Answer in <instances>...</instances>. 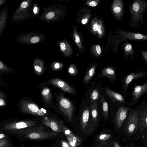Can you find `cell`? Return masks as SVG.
<instances>
[{
    "label": "cell",
    "mask_w": 147,
    "mask_h": 147,
    "mask_svg": "<svg viewBox=\"0 0 147 147\" xmlns=\"http://www.w3.org/2000/svg\"><path fill=\"white\" fill-rule=\"evenodd\" d=\"M96 65H92L88 67L83 77V82L86 86L89 84L96 74Z\"/></svg>",
    "instance_id": "obj_19"
},
{
    "label": "cell",
    "mask_w": 147,
    "mask_h": 147,
    "mask_svg": "<svg viewBox=\"0 0 147 147\" xmlns=\"http://www.w3.org/2000/svg\"><path fill=\"white\" fill-rule=\"evenodd\" d=\"M117 5L113 9L114 12L117 14L118 17L121 18L124 15L123 4L122 1H118Z\"/></svg>",
    "instance_id": "obj_25"
},
{
    "label": "cell",
    "mask_w": 147,
    "mask_h": 147,
    "mask_svg": "<svg viewBox=\"0 0 147 147\" xmlns=\"http://www.w3.org/2000/svg\"><path fill=\"white\" fill-rule=\"evenodd\" d=\"M7 137V136L3 133H1L0 134V140L5 138Z\"/></svg>",
    "instance_id": "obj_42"
},
{
    "label": "cell",
    "mask_w": 147,
    "mask_h": 147,
    "mask_svg": "<svg viewBox=\"0 0 147 147\" xmlns=\"http://www.w3.org/2000/svg\"><path fill=\"white\" fill-rule=\"evenodd\" d=\"M100 76L109 79L110 82L113 83L117 80L116 69L112 67H105L102 69Z\"/></svg>",
    "instance_id": "obj_18"
},
{
    "label": "cell",
    "mask_w": 147,
    "mask_h": 147,
    "mask_svg": "<svg viewBox=\"0 0 147 147\" xmlns=\"http://www.w3.org/2000/svg\"><path fill=\"white\" fill-rule=\"evenodd\" d=\"M137 108L138 117V125L132 141L139 140L142 133L147 128V102H142Z\"/></svg>",
    "instance_id": "obj_7"
},
{
    "label": "cell",
    "mask_w": 147,
    "mask_h": 147,
    "mask_svg": "<svg viewBox=\"0 0 147 147\" xmlns=\"http://www.w3.org/2000/svg\"><path fill=\"white\" fill-rule=\"evenodd\" d=\"M0 85L6 87H8V86H7L5 83L2 80L1 77L0 76Z\"/></svg>",
    "instance_id": "obj_43"
},
{
    "label": "cell",
    "mask_w": 147,
    "mask_h": 147,
    "mask_svg": "<svg viewBox=\"0 0 147 147\" xmlns=\"http://www.w3.org/2000/svg\"><path fill=\"white\" fill-rule=\"evenodd\" d=\"M41 123L56 133H63L65 125L58 118V117H46L41 119Z\"/></svg>",
    "instance_id": "obj_13"
},
{
    "label": "cell",
    "mask_w": 147,
    "mask_h": 147,
    "mask_svg": "<svg viewBox=\"0 0 147 147\" xmlns=\"http://www.w3.org/2000/svg\"><path fill=\"white\" fill-rule=\"evenodd\" d=\"M96 50L97 53L98 54H100L101 53V49L99 45H97L96 47Z\"/></svg>",
    "instance_id": "obj_40"
},
{
    "label": "cell",
    "mask_w": 147,
    "mask_h": 147,
    "mask_svg": "<svg viewBox=\"0 0 147 147\" xmlns=\"http://www.w3.org/2000/svg\"><path fill=\"white\" fill-rule=\"evenodd\" d=\"M98 103L91 104L90 116L91 121L97 123L98 119Z\"/></svg>",
    "instance_id": "obj_21"
},
{
    "label": "cell",
    "mask_w": 147,
    "mask_h": 147,
    "mask_svg": "<svg viewBox=\"0 0 147 147\" xmlns=\"http://www.w3.org/2000/svg\"><path fill=\"white\" fill-rule=\"evenodd\" d=\"M140 140L144 146H147V136L144 137H141Z\"/></svg>",
    "instance_id": "obj_34"
},
{
    "label": "cell",
    "mask_w": 147,
    "mask_h": 147,
    "mask_svg": "<svg viewBox=\"0 0 147 147\" xmlns=\"http://www.w3.org/2000/svg\"><path fill=\"white\" fill-rule=\"evenodd\" d=\"M96 147H101L99 146H97Z\"/></svg>",
    "instance_id": "obj_51"
},
{
    "label": "cell",
    "mask_w": 147,
    "mask_h": 147,
    "mask_svg": "<svg viewBox=\"0 0 147 147\" xmlns=\"http://www.w3.org/2000/svg\"><path fill=\"white\" fill-rule=\"evenodd\" d=\"M75 41L76 43L77 44L80 41L79 36L78 35L76 34L75 35Z\"/></svg>",
    "instance_id": "obj_37"
},
{
    "label": "cell",
    "mask_w": 147,
    "mask_h": 147,
    "mask_svg": "<svg viewBox=\"0 0 147 147\" xmlns=\"http://www.w3.org/2000/svg\"><path fill=\"white\" fill-rule=\"evenodd\" d=\"M106 93L112 102H118L123 105H126L127 103L122 95L111 90L108 86L105 87Z\"/></svg>",
    "instance_id": "obj_17"
},
{
    "label": "cell",
    "mask_w": 147,
    "mask_h": 147,
    "mask_svg": "<svg viewBox=\"0 0 147 147\" xmlns=\"http://www.w3.org/2000/svg\"></svg>",
    "instance_id": "obj_54"
},
{
    "label": "cell",
    "mask_w": 147,
    "mask_h": 147,
    "mask_svg": "<svg viewBox=\"0 0 147 147\" xmlns=\"http://www.w3.org/2000/svg\"><path fill=\"white\" fill-rule=\"evenodd\" d=\"M47 84L60 89L62 91L73 95L77 94V90L71 84L59 78H54L49 80Z\"/></svg>",
    "instance_id": "obj_9"
},
{
    "label": "cell",
    "mask_w": 147,
    "mask_h": 147,
    "mask_svg": "<svg viewBox=\"0 0 147 147\" xmlns=\"http://www.w3.org/2000/svg\"><path fill=\"white\" fill-rule=\"evenodd\" d=\"M140 52L143 61L147 65V51L140 50Z\"/></svg>",
    "instance_id": "obj_31"
},
{
    "label": "cell",
    "mask_w": 147,
    "mask_h": 147,
    "mask_svg": "<svg viewBox=\"0 0 147 147\" xmlns=\"http://www.w3.org/2000/svg\"><path fill=\"white\" fill-rule=\"evenodd\" d=\"M17 105L20 112L23 114L33 115L40 119L46 117H57L55 113L38 105L28 97L21 98Z\"/></svg>",
    "instance_id": "obj_1"
},
{
    "label": "cell",
    "mask_w": 147,
    "mask_h": 147,
    "mask_svg": "<svg viewBox=\"0 0 147 147\" xmlns=\"http://www.w3.org/2000/svg\"><path fill=\"white\" fill-rule=\"evenodd\" d=\"M67 72L70 75L74 76L77 75L78 70L76 66L72 64L67 69Z\"/></svg>",
    "instance_id": "obj_27"
},
{
    "label": "cell",
    "mask_w": 147,
    "mask_h": 147,
    "mask_svg": "<svg viewBox=\"0 0 147 147\" xmlns=\"http://www.w3.org/2000/svg\"><path fill=\"white\" fill-rule=\"evenodd\" d=\"M60 49L62 51H64L66 49V46L65 44L63 43H62L60 45Z\"/></svg>",
    "instance_id": "obj_38"
},
{
    "label": "cell",
    "mask_w": 147,
    "mask_h": 147,
    "mask_svg": "<svg viewBox=\"0 0 147 147\" xmlns=\"http://www.w3.org/2000/svg\"><path fill=\"white\" fill-rule=\"evenodd\" d=\"M34 71L37 75L41 76L46 72V68L41 61H36L34 64Z\"/></svg>",
    "instance_id": "obj_22"
},
{
    "label": "cell",
    "mask_w": 147,
    "mask_h": 147,
    "mask_svg": "<svg viewBox=\"0 0 147 147\" xmlns=\"http://www.w3.org/2000/svg\"><path fill=\"white\" fill-rule=\"evenodd\" d=\"M129 9L131 16L129 26L133 29L139 28L140 24L144 23L143 13L147 9V0H133Z\"/></svg>",
    "instance_id": "obj_3"
},
{
    "label": "cell",
    "mask_w": 147,
    "mask_h": 147,
    "mask_svg": "<svg viewBox=\"0 0 147 147\" xmlns=\"http://www.w3.org/2000/svg\"><path fill=\"white\" fill-rule=\"evenodd\" d=\"M134 86L131 100L128 104L131 107L134 106L142 96L147 92V81L141 85H137L135 84Z\"/></svg>",
    "instance_id": "obj_14"
},
{
    "label": "cell",
    "mask_w": 147,
    "mask_h": 147,
    "mask_svg": "<svg viewBox=\"0 0 147 147\" xmlns=\"http://www.w3.org/2000/svg\"><path fill=\"white\" fill-rule=\"evenodd\" d=\"M40 40L39 38L37 36H34L30 40V42L32 43L38 42Z\"/></svg>",
    "instance_id": "obj_33"
},
{
    "label": "cell",
    "mask_w": 147,
    "mask_h": 147,
    "mask_svg": "<svg viewBox=\"0 0 147 147\" xmlns=\"http://www.w3.org/2000/svg\"><path fill=\"white\" fill-rule=\"evenodd\" d=\"M135 144L134 142H131L129 144H127L126 147H136Z\"/></svg>",
    "instance_id": "obj_47"
},
{
    "label": "cell",
    "mask_w": 147,
    "mask_h": 147,
    "mask_svg": "<svg viewBox=\"0 0 147 147\" xmlns=\"http://www.w3.org/2000/svg\"><path fill=\"white\" fill-rule=\"evenodd\" d=\"M111 135L109 134H102L99 135L97 138V140L100 142H104L109 140L111 137Z\"/></svg>",
    "instance_id": "obj_28"
},
{
    "label": "cell",
    "mask_w": 147,
    "mask_h": 147,
    "mask_svg": "<svg viewBox=\"0 0 147 147\" xmlns=\"http://www.w3.org/2000/svg\"><path fill=\"white\" fill-rule=\"evenodd\" d=\"M13 72L14 70L12 68L8 67L1 61H0V76L3 75L5 73H12Z\"/></svg>",
    "instance_id": "obj_26"
},
{
    "label": "cell",
    "mask_w": 147,
    "mask_h": 147,
    "mask_svg": "<svg viewBox=\"0 0 147 147\" xmlns=\"http://www.w3.org/2000/svg\"><path fill=\"white\" fill-rule=\"evenodd\" d=\"M89 5L92 7H94L97 5V3L95 1H92L90 3Z\"/></svg>",
    "instance_id": "obj_45"
},
{
    "label": "cell",
    "mask_w": 147,
    "mask_h": 147,
    "mask_svg": "<svg viewBox=\"0 0 147 147\" xmlns=\"http://www.w3.org/2000/svg\"><path fill=\"white\" fill-rule=\"evenodd\" d=\"M88 22V19L86 18H85L84 19H83L82 20V23L83 24H85Z\"/></svg>",
    "instance_id": "obj_49"
},
{
    "label": "cell",
    "mask_w": 147,
    "mask_h": 147,
    "mask_svg": "<svg viewBox=\"0 0 147 147\" xmlns=\"http://www.w3.org/2000/svg\"><path fill=\"white\" fill-rule=\"evenodd\" d=\"M102 87L100 83L90 87L86 92L84 98L86 100L91 104L98 103L100 101L102 96Z\"/></svg>",
    "instance_id": "obj_12"
},
{
    "label": "cell",
    "mask_w": 147,
    "mask_h": 147,
    "mask_svg": "<svg viewBox=\"0 0 147 147\" xmlns=\"http://www.w3.org/2000/svg\"><path fill=\"white\" fill-rule=\"evenodd\" d=\"M65 92L58 90L54 93L56 102L53 110L68 121L71 122L75 116L76 107L73 101L65 96Z\"/></svg>",
    "instance_id": "obj_2"
},
{
    "label": "cell",
    "mask_w": 147,
    "mask_h": 147,
    "mask_svg": "<svg viewBox=\"0 0 147 147\" xmlns=\"http://www.w3.org/2000/svg\"><path fill=\"white\" fill-rule=\"evenodd\" d=\"M28 6V3L27 2L24 1L21 4V7L23 8H25Z\"/></svg>",
    "instance_id": "obj_39"
},
{
    "label": "cell",
    "mask_w": 147,
    "mask_h": 147,
    "mask_svg": "<svg viewBox=\"0 0 147 147\" xmlns=\"http://www.w3.org/2000/svg\"><path fill=\"white\" fill-rule=\"evenodd\" d=\"M22 147H25V146L24 145H22Z\"/></svg>",
    "instance_id": "obj_52"
},
{
    "label": "cell",
    "mask_w": 147,
    "mask_h": 147,
    "mask_svg": "<svg viewBox=\"0 0 147 147\" xmlns=\"http://www.w3.org/2000/svg\"><path fill=\"white\" fill-rule=\"evenodd\" d=\"M0 147H11L10 142L7 137L0 140Z\"/></svg>",
    "instance_id": "obj_29"
},
{
    "label": "cell",
    "mask_w": 147,
    "mask_h": 147,
    "mask_svg": "<svg viewBox=\"0 0 147 147\" xmlns=\"http://www.w3.org/2000/svg\"><path fill=\"white\" fill-rule=\"evenodd\" d=\"M41 123V119H32L17 120L11 121L6 123L3 126L4 129L16 133L22 130L37 125Z\"/></svg>",
    "instance_id": "obj_6"
},
{
    "label": "cell",
    "mask_w": 147,
    "mask_h": 147,
    "mask_svg": "<svg viewBox=\"0 0 147 147\" xmlns=\"http://www.w3.org/2000/svg\"><path fill=\"white\" fill-rule=\"evenodd\" d=\"M37 88L40 89L42 101L45 106L49 109H53L55 107L53 102L54 94L52 92L51 88L48 86L47 82H42Z\"/></svg>",
    "instance_id": "obj_8"
},
{
    "label": "cell",
    "mask_w": 147,
    "mask_h": 147,
    "mask_svg": "<svg viewBox=\"0 0 147 147\" xmlns=\"http://www.w3.org/2000/svg\"><path fill=\"white\" fill-rule=\"evenodd\" d=\"M131 107L126 105H121L117 109L115 115V124L119 129H121L124 125L129 112Z\"/></svg>",
    "instance_id": "obj_15"
},
{
    "label": "cell",
    "mask_w": 147,
    "mask_h": 147,
    "mask_svg": "<svg viewBox=\"0 0 147 147\" xmlns=\"http://www.w3.org/2000/svg\"><path fill=\"white\" fill-rule=\"evenodd\" d=\"M55 13L54 12H51L48 13L46 15V18L48 19H51L54 17Z\"/></svg>",
    "instance_id": "obj_36"
},
{
    "label": "cell",
    "mask_w": 147,
    "mask_h": 147,
    "mask_svg": "<svg viewBox=\"0 0 147 147\" xmlns=\"http://www.w3.org/2000/svg\"><path fill=\"white\" fill-rule=\"evenodd\" d=\"M123 55L126 60L130 56L132 59L134 58L135 51L131 44L127 40H125L122 45Z\"/></svg>",
    "instance_id": "obj_20"
},
{
    "label": "cell",
    "mask_w": 147,
    "mask_h": 147,
    "mask_svg": "<svg viewBox=\"0 0 147 147\" xmlns=\"http://www.w3.org/2000/svg\"><path fill=\"white\" fill-rule=\"evenodd\" d=\"M90 107L91 104L90 102L85 100H82L78 114L82 130H84L87 127L90 118Z\"/></svg>",
    "instance_id": "obj_10"
},
{
    "label": "cell",
    "mask_w": 147,
    "mask_h": 147,
    "mask_svg": "<svg viewBox=\"0 0 147 147\" xmlns=\"http://www.w3.org/2000/svg\"><path fill=\"white\" fill-rule=\"evenodd\" d=\"M122 39L125 40H134L140 42L147 40V35L131 31L121 30L120 32Z\"/></svg>",
    "instance_id": "obj_16"
},
{
    "label": "cell",
    "mask_w": 147,
    "mask_h": 147,
    "mask_svg": "<svg viewBox=\"0 0 147 147\" xmlns=\"http://www.w3.org/2000/svg\"><path fill=\"white\" fill-rule=\"evenodd\" d=\"M66 138L69 141V143L71 147H77L80 142V139L72 132Z\"/></svg>",
    "instance_id": "obj_24"
},
{
    "label": "cell",
    "mask_w": 147,
    "mask_h": 147,
    "mask_svg": "<svg viewBox=\"0 0 147 147\" xmlns=\"http://www.w3.org/2000/svg\"><path fill=\"white\" fill-rule=\"evenodd\" d=\"M100 102L102 115L104 119L107 120L109 116V110L108 104L105 100L104 96H102Z\"/></svg>",
    "instance_id": "obj_23"
},
{
    "label": "cell",
    "mask_w": 147,
    "mask_h": 147,
    "mask_svg": "<svg viewBox=\"0 0 147 147\" xmlns=\"http://www.w3.org/2000/svg\"><path fill=\"white\" fill-rule=\"evenodd\" d=\"M97 31L98 33L99 34H102V31L101 29V26L100 25L98 24V28H97Z\"/></svg>",
    "instance_id": "obj_41"
},
{
    "label": "cell",
    "mask_w": 147,
    "mask_h": 147,
    "mask_svg": "<svg viewBox=\"0 0 147 147\" xmlns=\"http://www.w3.org/2000/svg\"><path fill=\"white\" fill-rule=\"evenodd\" d=\"M139 70L138 72H130L125 76H123V77L121 79L123 92L125 97L126 96L127 94L128 86L133 81L147 76V72L140 70Z\"/></svg>",
    "instance_id": "obj_11"
},
{
    "label": "cell",
    "mask_w": 147,
    "mask_h": 147,
    "mask_svg": "<svg viewBox=\"0 0 147 147\" xmlns=\"http://www.w3.org/2000/svg\"><path fill=\"white\" fill-rule=\"evenodd\" d=\"M37 11V8L36 7H34L33 9L34 13H36Z\"/></svg>",
    "instance_id": "obj_50"
},
{
    "label": "cell",
    "mask_w": 147,
    "mask_h": 147,
    "mask_svg": "<svg viewBox=\"0 0 147 147\" xmlns=\"http://www.w3.org/2000/svg\"><path fill=\"white\" fill-rule=\"evenodd\" d=\"M137 108H131L128 113L122 129L125 141H132L136 130L138 122Z\"/></svg>",
    "instance_id": "obj_5"
},
{
    "label": "cell",
    "mask_w": 147,
    "mask_h": 147,
    "mask_svg": "<svg viewBox=\"0 0 147 147\" xmlns=\"http://www.w3.org/2000/svg\"><path fill=\"white\" fill-rule=\"evenodd\" d=\"M93 29L94 31H96L97 30L98 25L97 23H95L93 26Z\"/></svg>",
    "instance_id": "obj_44"
},
{
    "label": "cell",
    "mask_w": 147,
    "mask_h": 147,
    "mask_svg": "<svg viewBox=\"0 0 147 147\" xmlns=\"http://www.w3.org/2000/svg\"><path fill=\"white\" fill-rule=\"evenodd\" d=\"M113 147H121L118 143L116 141H115L114 142Z\"/></svg>",
    "instance_id": "obj_48"
},
{
    "label": "cell",
    "mask_w": 147,
    "mask_h": 147,
    "mask_svg": "<svg viewBox=\"0 0 147 147\" xmlns=\"http://www.w3.org/2000/svg\"><path fill=\"white\" fill-rule=\"evenodd\" d=\"M16 133L26 139L33 140L48 139L57 134L54 131L47 130L46 128L41 125L22 130Z\"/></svg>",
    "instance_id": "obj_4"
},
{
    "label": "cell",
    "mask_w": 147,
    "mask_h": 147,
    "mask_svg": "<svg viewBox=\"0 0 147 147\" xmlns=\"http://www.w3.org/2000/svg\"><path fill=\"white\" fill-rule=\"evenodd\" d=\"M63 67V66L62 64L56 63L54 64L53 66L51 67V69L53 71H57L61 70Z\"/></svg>",
    "instance_id": "obj_30"
},
{
    "label": "cell",
    "mask_w": 147,
    "mask_h": 147,
    "mask_svg": "<svg viewBox=\"0 0 147 147\" xmlns=\"http://www.w3.org/2000/svg\"><path fill=\"white\" fill-rule=\"evenodd\" d=\"M147 136V128L146 129L144 132L142 134L141 137H144Z\"/></svg>",
    "instance_id": "obj_46"
},
{
    "label": "cell",
    "mask_w": 147,
    "mask_h": 147,
    "mask_svg": "<svg viewBox=\"0 0 147 147\" xmlns=\"http://www.w3.org/2000/svg\"><path fill=\"white\" fill-rule=\"evenodd\" d=\"M34 147H36L35 146Z\"/></svg>",
    "instance_id": "obj_53"
},
{
    "label": "cell",
    "mask_w": 147,
    "mask_h": 147,
    "mask_svg": "<svg viewBox=\"0 0 147 147\" xmlns=\"http://www.w3.org/2000/svg\"><path fill=\"white\" fill-rule=\"evenodd\" d=\"M3 98H7V96H0V106L1 108L2 107L5 106L6 105L5 100L6 99Z\"/></svg>",
    "instance_id": "obj_32"
},
{
    "label": "cell",
    "mask_w": 147,
    "mask_h": 147,
    "mask_svg": "<svg viewBox=\"0 0 147 147\" xmlns=\"http://www.w3.org/2000/svg\"><path fill=\"white\" fill-rule=\"evenodd\" d=\"M61 144L62 147H71L69 143L64 140L61 141Z\"/></svg>",
    "instance_id": "obj_35"
}]
</instances>
